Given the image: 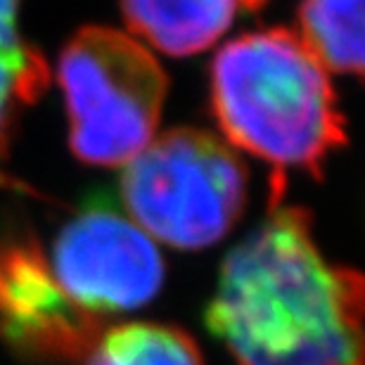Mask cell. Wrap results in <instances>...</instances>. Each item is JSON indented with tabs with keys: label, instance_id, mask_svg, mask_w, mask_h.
Returning a JSON list of instances; mask_svg holds the SVG:
<instances>
[{
	"label": "cell",
	"instance_id": "6da1fadb",
	"mask_svg": "<svg viewBox=\"0 0 365 365\" xmlns=\"http://www.w3.org/2000/svg\"><path fill=\"white\" fill-rule=\"evenodd\" d=\"M204 320L235 365H363V277L323 257L299 207L228 254Z\"/></svg>",
	"mask_w": 365,
	"mask_h": 365
},
{
	"label": "cell",
	"instance_id": "7a4b0ae2",
	"mask_svg": "<svg viewBox=\"0 0 365 365\" xmlns=\"http://www.w3.org/2000/svg\"><path fill=\"white\" fill-rule=\"evenodd\" d=\"M211 107L230 145L275 166L320 176L346 143L327 71L289 29L247 34L218 50Z\"/></svg>",
	"mask_w": 365,
	"mask_h": 365
},
{
	"label": "cell",
	"instance_id": "3957f363",
	"mask_svg": "<svg viewBox=\"0 0 365 365\" xmlns=\"http://www.w3.org/2000/svg\"><path fill=\"white\" fill-rule=\"evenodd\" d=\"M121 202L150 240L185 252L204 250L242 216L247 169L221 138L176 128L123 166Z\"/></svg>",
	"mask_w": 365,
	"mask_h": 365
},
{
	"label": "cell",
	"instance_id": "277c9868",
	"mask_svg": "<svg viewBox=\"0 0 365 365\" xmlns=\"http://www.w3.org/2000/svg\"><path fill=\"white\" fill-rule=\"evenodd\" d=\"M60 86L78 159L126 166L155 140L166 74L130 36L107 26L81 29L60 57Z\"/></svg>",
	"mask_w": 365,
	"mask_h": 365
},
{
	"label": "cell",
	"instance_id": "5b68a950",
	"mask_svg": "<svg viewBox=\"0 0 365 365\" xmlns=\"http://www.w3.org/2000/svg\"><path fill=\"white\" fill-rule=\"evenodd\" d=\"M48 268L64 299L98 323L150 304L164 282L155 242L105 200H93L64 223Z\"/></svg>",
	"mask_w": 365,
	"mask_h": 365
},
{
	"label": "cell",
	"instance_id": "8992f818",
	"mask_svg": "<svg viewBox=\"0 0 365 365\" xmlns=\"http://www.w3.org/2000/svg\"><path fill=\"white\" fill-rule=\"evenodd\" d=\"M0 330L31 351L74 359L88 351L102 327L64 299L43 254L29 247H3Z\"/></svg>",
	"mask_w": 365,
	"mask_h": 365
},
{
	"label": "cell",
	"instance_id": "52a82bcc",
	"mask_svg": "<svg viewBox=\"0 0 365 365\" xmlns=\"http://www.w3.org/2000/svg\"><path fill=\"white\" fill-rule=\"evenodd\" d=\"M240 0H121L130 31L166 55L214 46L235 19Z\"/></svg>",
	"mask_w": 365,
	"mask_h": 365
},
{
	"label": "cell",
	"instance_id": "ba28073f",
	"mask_svg": "<svg viewBox=\"0 0 365 365\" xmlns=\"http://www.w3.org/2000/svg\"><path fill=\"white\" fill-rule=\"evenodd\" d=\"M83 359L86 365H204L200 346L185 330L148 320L100 332Z\"/></svg>",
	"mask_w": 365,
	"mask_h": 365
},
{
	"label": "cell",
	"instance_id": "9c48e42d",
	"mask_svg": "<svg viewBox=\"0 0 365 365\" xmlns=\"http://www.w3.org/2000/svg\"><path fill=\"white\" fill-rule=\"evenodd\" d=\"M297 34L325 71H363V0H302Z\"/></svg>",
	"mask_w": 365,
	"mask_h": 365
},
{
	"label": "cell",
	"instance_id": "30bf717a",
	"mask_svg": "<svg viewBox=\"0 0 365 365\" xmlns=\"http://www.w3.org/2000/svg\"><path fill=\"white\" fill-rule=\"evenodd\" d=\"M17 12L19 0H0V152L17 109L38 100L48 83L46 62L19 36Z\"/></svg>",
	"mask_w": 365,
	"mask_h": 365
},
{
	"label": "cell",
	"instance_id": "8fae6325",
	"mask_svg": "<svg viewBox=\"0 0 365 365\" xmlns=\"http://www.w3.org/2000/svg\"><path fill=\"white\" fill-rule=\"evenodd\" d=\"M264 3H266V0H240V5H245L247 10H259Z\"/></svg>",
	"mask_w": 365,
	"mask_h": 365
}]
</instances>
